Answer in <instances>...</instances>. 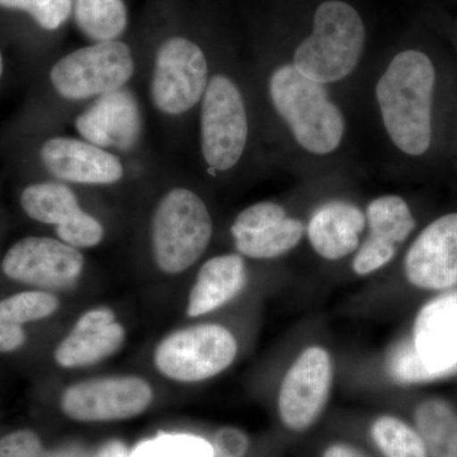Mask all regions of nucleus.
Masks as SVG:
<instances>
[{
	"instance_id": "obj_25",
	"label": "nucleus",
	"mask_w": 457,
	"mask_h": 457,
	"mask_svg": "<svg viewBox=\"0 0 457 457\" xmlns=\"http://www.w3.org/2000/svg\"><path fill=\"white\" fill-rule=\"evenodd\" d=\"M59 308V300L45 291H27L0 302V329L22 326L53 315Z\"/></svg>"
},
{
	"instance_id": "obj_21",
	"label": "nucleus",
	"mask_w": 457,
	"mask_h": 457,
	"mask_svg": "<svg viewBox=\"0 0 457 457\" xmlns=\"http://www.w3.org/2000/svg\"><path fill=\"white\" fill-rule=\"evenodd\" d=\"M414 427L428 457H457V411L444 399L420 403L414 411Z\"/></svg>"
},
{
	"instance_id": "obj_20",
	"label": "nucleus",
	"mask_w": 457,
	"mask_h": 457,
	"mask_svg": "<svg viewBox=\"0 0 457 457\" xmlns=\"http://www.w3.org/2000/svg\"><path fill=\"white\" fill-rule=\"evenodd\" d=\"M245 284L246 269L242 255H216L204 262L189 294L188 317H200L221 308L242 293Z\"/></svg>"
},
{
	"instance_id": "obj_13",
	"label": "nucleus",
	"mask_w": 457,
	"mask_h": 457,
	"mask_svg": "<svg viewBox=\"0 0 457 457\" xmlns=\"http://www.w3.org/2000/svg\"><path fill=\"white\" fill-rule=\"evenodd\" d=\"M79 249L47 237H29L9 248L3 260L7 278L42 288H65L82 276Z\"/></svg>"
},
{
	"instance_id": "obj_33",
	"label": "nucleus",
	"mask_w": 457,
	"mask_h": 457,
	"mask_svg": "<svg viewBox=\"0 0 457 457\" xmlns=\"http://www.w3.org/2000/svg\"><path fill=\"white\" fill-rule=\"evenodd\" d=\"M95 457H130L125 445L120 441H111L104 445L101 450L96 453Z\"/></svg>"
},
{
	"instance_id": "obj_22",
	"label": "nucleus",
	"mask_w": 457,
	"mask_h": 457,
	"mask_svg": "<svg viewBox=\"0 0 457 457\" xmlns=\"http://www.w3.org/2000/svg\"><path fill=\"white\" fill-rule=\"evenodd\" d=\"M23 212L42 224H64L79 212V200L71 186L62 182H42L29 185L21 196Z\"/></svg>"
},
{
	"instance_id": "obj_1",
	"label": "nucleus",
	"mask_w": 457,
	"mask_h": 457,
	"mask_svg": "<svg viewBox=\"0 0 457 457\" xmlns=\"http://www.w3.org/2000/svg\"><path fill=\"white\" fill-rule=\"evenodd\" d=\"M436 71L426 54L405 50L394 57L376 86L387 135L405 154L420 156L431 146Z\"/></svg>"
},
{
	"instance_id": "obj_18",
	"label": "nucleus",
	"mask_w": 457,
	"mask_h": 457,
	"mask_svg": "<svg viewBox=\"0 0 457 457\" xmlns=\"http://www.w3.org/2000/svg\"><path fill=\"white\" fill-rule=\"evenodd\" d=\"M125 337V329L117 323L111 309H93L84 312L71 332L57 345L56 362L65 369L95 365L116 353L122 347Z\"/></svg>"
},
{
	"instance_id": "obj_24",
	"label": "nucleus",
	"mask_w": 457,
	"mask_h": 457,
	"mask_svg": "<svg viewBox=\"0 0 457 457\" xmlns=\"http://www.w3.org/2000/svg\"><path fill=\"white\" fill-rule=\"evenodd\" d=\"M370 436L383 457H428L416 427L390 414L376 418Z\"/></svg>"
},
{
	"instance_id": "obj_6",
	"label": "nucleus",
	"mask_w": 457,
	"mask_h": 457,
	"mask_svg": "<svg viewBox=\"0 0 457 457\" xmlns=\"http://www.w3.org/2000/svg\"><path fill=\"white\" fill-rule=\"evenodd\" d=\"M206 54L186 36H170L159 44L147 71L146 95L153 112L173 128L200 107L210 79Z\"/></svg>"
},
{
	"instance_id": "obj_12",
	"label": "nucleus",
	"mask_w": 457,
	"mask_h": 457,
	"mask_svg": "<svg viewBox=\"0 0 457 457\" xmlns=\"http://www.w3.org/2000/svg\"><path fill=\"white\" fill-rule=\"evenodd\" d=\"M332 380V360L326 350L311 347L300 354L279 389L278 414L286 429L303 433L315 426L326 411Z\"/></svg>"
},
{
	"instance_id": "obj_26",
	"label": "nucleus",
	"mask_w": 457,
	"mask_h": 457,
	"mask_svg": "<svg viewBox=\"0 0 457 457\" xmlns=\"http://www.w3.org/2000/svg\"><path fill=\"white\" fill-rule=\"evenodd\" d=\"M210 442L197 436L163 435L141 444L130 457H215Z\"/></svg>"
},
{
	"instance_id": "obj_31",
	"label": "nucleus",
	"mask_w": 457,
	"mask_h": 457,
	"mask_svg": "<svg viewBox=\"0 0 457 457\" xmlns=\"http://www.w3.org/2000/svg\"><path fill=\"white\" fill-rule=\"evenodd\" d=\"M26 341L22 326L7 327L0 329V352H12L20 348Z\"/></svg>"
},
{
	"instance_id": "obj_8",
	"label": "nucleus",
	"mask_w": 457,
	"mask_h": 457,
	"mask_svg": "<svg viewBox=\"0 0 457 457\" xmlns=\"http://www.w3.org/2000/svg\"><path fill=\"white\" fill-rule=\"evenodd\" d=\"M198 123L201 155L206 167L212 173L234 170L245 153L249 120L245 96L230 75H210Z\"/></svg>"
},
{
	"instance_id": "obj_3",
	"label": "nucleus",
	"mask_w": 457,
	"mask_h": 457,
	"mask_svg": "<svg viewBox=\"0 0 457 457\" xmlns=\"http://www.w3.org/2000/svg\"><path fill=\"white\" fill-rule=\"evenodd\" d=\"M270 97L295 140L306 152L326 155L341 145L345 119L330 101L324 84L303 77L293 64H286L270 75Z\"/></svg>"
},
{
	"instance_id": "obj_17",
	"label": "nucleus",
	"mask_w": 457,
	"mask_h": 457,
	"mask_svg": "<svg viewBox=\"0 0 457 457\" xmlns=\"http://www.w3.org/2000/svg\"><path fill=\"white\" fill-rule=\"evenodd\" d=\"M366 219L369 237L357 252L353 270L360 276L383 269L396 253V248L407 240L416 228L408 204L402 197L387 195L370 203Z\"/></svg>"
},
{
	"instance_id": "obj_27",
	"label": "nucleus",
	"mask_w": 457,
	"mask_h": 457,
	"mask_svg": "<svg viewBox=\"0 0 457 457\" xmlns=\"http://www.w3.org/2000/svg\"><path fill=\"white\" fill-rule=\"evenodd\" d=\"M0 7L26 12L41 29L55 31L73 13V0H0Z\"/></svg>"
},
{
	"instance_id": "obj_19",
	"label": "nucleus",
	"mask_w": 457,
	"mask_h": 457,
	"mask_svg": "<svg viewBox=\"0 0 457 457\" xmlns=\"http://www.w3.org/2000/svg\"><path fill=\"white\" fill-rule=\"evenodd\" d=\"M365 225V213L356 204L330 201L312 213L308 225L309 242L320 257L342 260L359 248Z\"/></svg>"
},
{
	"instance_id": "obj_32",
	"label": "nucleus",
	"mask_w": 457,
	"mask_h": 457,
	"mask_svg": "<svg viewBox=\"0 0 457 457\" xmlns=\"http://www.w3.org/2000/svg\"><path fill=\"white\" fill-rule=\"evenodd\" d=\"M321 457H370L359 447L348 442H335L327 446Z\"/></svg>"
},
{
	"instance_id": "obj_14",
	"label": "nucleus",
	"mask_w": 457,
	"mask_h": 457,
	"mask_svg": "<svg viewBox=\"0 0 457 457\" xmlns=\"http://www.w3.org/2000/svg\"><path fill=\"white\" fill-rule=\"evenodd\" d=\"M40 161L54 179L69 186H113L128 173L121 156L82 137L65 135L45 140L40 147Z\"/></svg>"
},
{
	"instance_id": "obj_5",
	"label": "nucleus",
	"mask_w": 457,
	"mask_h": 457,
	"mask_svg": "<svg viewBox=\"0 0 457 457\" xmlns=\"http://www.w3.org/2000/svg\"><path fill=\"white\" fill-rule=\"evenodd\" d=\"M212 218L194 189L174 186L162 195L150 220V243L159 270L179 275L194 266L212 237Z\"/></svg>"
},
{
	"instance_id": "obj_34",
	"label": "nucleus",
	"mask_w": 457,
	"mask_h": 457,
	"mask_svg": "<svg viewBox=\"0 0 457 457\" xmlns=\"http://www.w3.org/2000/svg\"><path fill=\"white\" fill-rule=\"evenodd\" d=\"M3 71H4V62H3L2 53H0V78H2Z\"/></svg>"
},
{
	"instance_id": "obj_2",
	"label": "nucleus",
	"mask_w": 457,
	"mask_h": 457,
	"mask_svg": "<svg viewBox=\"0 0 457 457\" xmlns=\"http://www.w3.org/2000/svg\"><path fill=\"white\" fill-rule=\"evenodd\" d=\"M411 338L396 343L387 356V374L395 383H431L457 375V290L420 309Z\"/></svg>"
},
{
	"instance_id": "obj_28",
	"label": "nucleus",
	"mask_w": 457,
	"mask_h": 457,
	"mask_svg": "<svg viewBox=\"0 0 457 457\" xmlns=\"http://www.w3.org/2000/svg\"><path fill=\"white\" fill-rule=\"evenodd\" d=\"M57 237L77 249H88L101 245L104 237L102 222L80 209L73 218L55 228Z\"/></svg>"
},
{
	"instance_id": "obj_9",
	"label": "nucleus",
	"mask_w": 457,
	"mask_h": 457,
	"mask_svg": "<svg viewBox=\"0 0 457 457\" xmlns=\"http://www.w3.org/2000/svg\"><path fill=\"white\" fill-rule=\"evenodd\" d=\"M237 353L233 333L218 324H203L165 337L156 347L154 362L170 380L198 383L225 371Z\"/></svg>"
},
{
	"instance_id": "obj_29",
	"label": "nucleus",
	"mask_w": 457,
	"mask_h": 457,
	"mask_svg": "<svg viewBox=\"0 0 457 457\" xmlns=\"http://www.w3.org/2000/svg\"><path fill=\"white\" fill-rule=\"evenodd\" d=\"M0 457H84L82 451L64 449L46 451L40 437L32 431H17L0 440Z\"/></svg>"
},
{
	"instance_id": "obj_30",
	"label": "nucleus",
	"mask_w": 457,
	"mask_h": 457,
	"mask_svg": "<svg viewBox=\"0 0 457 457\" xmlns=\"http://www.w3.org/2000/svg\"><path fill=\"white\" fill-rule=\"evenodd\" d=\"M212 446L218 457H245L249 449V438L242 429L222 427L215 433Z\"/></svg>"
},
{
	"instance_id": "obj_4",
	"label": "nucleus",
	"mask_w": 457,
	"mask_h": 457,
	"mask_svg": "<svg viewBox=\"0 0 457 457\" xmlns=\"http://www.w3.org/2000/svg\"><path fill=\"white\" fill-rule=\"evenodd\" d=\"M365 41L359 12L342 0H327L315 12L312 32L295 50L293 65L314 82H339L359 65Z\"/></svg>"
},
{
	"instance_id": "obj_11",
	"label": "nucleus",
	"mask_w": 457,
	"mask_h": 457,
	"mask_svg": "<svg viewBox=\"0 0 457 457\" xmlns=\"http://www.w3.org/2000/svg\"><path fill=\"white\" fill-rule=\"evenodd\" d=\"M153 396L152 386L140 378H93L69 386L62 393V409L77 422H114L140 416Z\"/></svg>"
},
{
	"instance_id": "obj_10",
	"label": "nucleus",
	"mask_w": 457,
	"mask_h": 457,
	"mask_svg": "<svg viewBox=\"0 0 457 457\" xmlns=\"http://www.w3.org/2000/svg\"><path fill=\"white\" fill-rule=\"evenodd\" d=\"M74 128L82 139L114 154H134L145 137V113L130 84L104 93L77 113Z\"/></svg>"
},
{
	"instance_id": "obj_16",
	"label": "nucleus",
	"mask_w": 457,
	"mask_h": 457,
	"mask_svg": "<svg viewBox=\"0 0 457 457\" xmlns=\"http://www.w3.org/2000/svg\"><path fill=\"white\" fill-rule=\"evenodd\" d=\"M405 276L423 290L457 285V212L431 222L414 240L404 260Z\"/></svg>"
},
{
	"instance_id": "obj_7",
	"label": "nucleus",
	"mask_w": 457,
	"mask_h": 457,
	"mask_svg": "<svg viewBox=\"0 0 457 457\" xmlns=\"http://www.w3.org/2000/svg\"><path fill=\"white\" fill-rule=\"evenodd\" d=\"M134 51L126 42H93L51 66L49 82L57 98L71 104L93 99L129 86L137 74Z\"/></svg>"
},
{
	"instance_id": "obj_23",
	"label": "nucleus",
	"mask_w": 457,
	"mask_h": 457,
	"mask_svg": "<svg viewBox=\"0 0 457 457\" xmlns=\"http://www.w3.org/2000/svg\"><path fill=\"white\" fill-rule=\"evenodd\" d=\"M73 14L78 29L92 44L119 40L128 29L123 0H73Z\"/></svg>"
},
{
	"instance_id": "obj_15",
	"label": "nucleus",
	"mask_w": 457,
	"mask_h": 457,
	"mask_svg": "<svg viewBox=\"0 0 457 457\" xmlns=\"http://www.w3.org/2000/svg\"><path fill=\"white\" fill-rule=\"evenodd\" d=\"M237 251L253 260L281 257L302 242L303 224L276 203L251 204L231 225Z\"/></svg>"
}]
</instances>
